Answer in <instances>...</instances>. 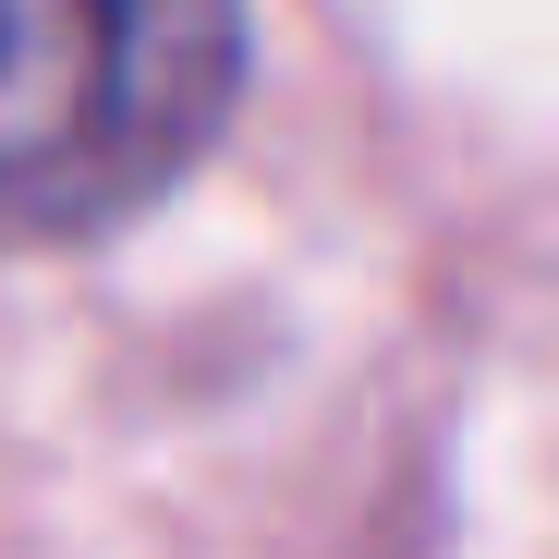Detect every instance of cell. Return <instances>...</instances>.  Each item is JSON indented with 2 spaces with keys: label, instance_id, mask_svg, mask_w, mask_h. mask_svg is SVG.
<instances>
[{
  "label": "cell",
  "instance_id": "obj_1",
  "mask_svg": "<svg viewBox=\"0 0 559 559\" xmlns=\"http://www.w3.org/2000/svg\"><path fill=\"white\" fill-rule=\"evenodd\" d=\"M243 110V0H0V231H110Z\"/></svg>",
  "mask_w": 559,
  "mask_h": 559
}]
</instances>
